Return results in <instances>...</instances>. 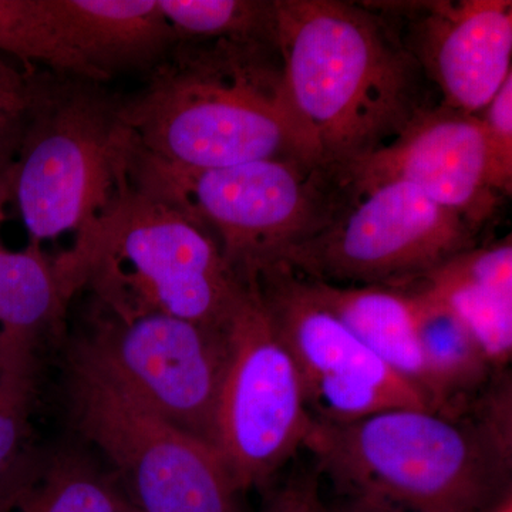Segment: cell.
Returning <instances> with one entry per match:
<instances>
[{"label":"cell","instance_id":"1","mask_svg":"<svg viewBox=\"0 0 512 512\" xmlns=\"http://www.w3.org/2000/svg\"><path fill=\"white\" fill-rule=\"evenodd\" d=\"M134 146L180 167L325 161L293 106L276 42L178 39L121 99Z\"/></svg>","mask_w":512,"mask_h":512},{"label":"cell","instance_id":"2","mask_svg":"<svg viewBox=\"0 0 512 512\" xmlns=\"http://www.w3.org/2000/svg\"><path fill=\"white\" fill-rule=\"evenodd\" d=\"M274 2L286 90L326 163L370 156L431 107L396 22L372 3Z\"/></svg>","mask_w":512,"mask_h":512},{"label":"cell","instance_id":"3","mask_svg":"<svg viewBox=\"0 0 512 512\" xmlns=\"http://www.w3.org/2000/svg\"><path fill=\"white\" fill-rule=\"evenodd\" d=\"M53 268L69 301L89 286L110 315L163 313L214 329H227L244 289L204 228L128 177Z\"/></svg>","mask_w":512,"mask_h":512},{"label":"cell","instance_id":"4","mask_svg":"<svg viewBox=\"0 0 512 512\" xmlns=\"http://www.w3.org/2000/svg\"><path fill=\"white\" fill-rule=\"evenodd\" d=\"M303 448L340 495L403 512H483L511 494L512 458L467 414L392 409L349 424L312 420Z\"/></svg>","mask_w":512,"mask_h":512},{"label":"cell","instance_id":"5","mask_svg":"<svg viewBox=\"0 0 512 512\" xmlns=\"http://www.w3.org/2000/svg\"><path fill=\"white\" fill-rule=\"evenodd\" d=\"M127 177L204 228L238 276L318 234L356 200L342 167L326 161L187 168L148 156L133 143Z\"/></svg>","mask_w":512,"mask_h":512},{"label":"cell","instance_id":"6","mask_svg":"<svg viewBox=\"0 0 512 512\" xmlns=\"http://www.w3.org/2000/svg\"><path fill=\"white\" fill-rule=\"evenodd\" d=\"M131 144L106 83L47 70L10 184L29 244L89 231L127 181Z\"/></svg>","mask_w":512,"mask_h":512},{"label":"cell","instance_id":"7","mask_svg":"<svg viewBox=\"0 0 512 512\" xmlns=\"http://www.w3.org/2000/svg\"><path fill=\"white\" fill-rule=\"evenodd\" d=\"M77 430L116 471L140 512H238L239 491L218 451L134 399L79 353L70 360Z\"/></svg>","mask_w":512,"mask_h":512},{"label":"cell","instance_id":"8","mask_svg":"<svg viewBox=\"0 0 512 512\" xmlns=\"http://www.w3.org/2000/svg\"><path fill=\"white\" fill-rule=\"evenodd\" d=\"M476 228L404 183L357 195L328 227L276 261L340 286H404L477 247Z\"/></svg>","mask_w":512,"mask_h":512},{"label":"cell","instance_id":"9","mask_svg":"<svg viewBox=\"0 0 512 512\" xmlns=\"http://www.w3.org/2000/svg\"><path fill=\"white\" fill-rule=\"evenodd\" d=\"M242 281L215 420V450L239 493L269 483L303 448L312 424L295 363L254 281Z\"/></svg>","mask_w":512,"mask_h":512},{"label":"cell","instance_id":"10","mask_svg":"<svg viewBox=\"0 0 512 512\" xmlns=\"http://www.w3.org/2000/svg\"><path fill=\"white\" fill-rule=\"evenodd\" d=\"M245 276L254 281L295 363L313 421L349 424L392 409L433 412L319 298L308 276L284 261L269 262Z\"/></svg>","mask_w":512,"mask_h":512},{"label":"cell","instance_id":"11","mask_svg":"<svg viewBox=\"0 0 512 512\" xmlns=\"http://www.w3.org/2000/svg\"><path fill=\"white\" fill-rule=\"evenodd\" d=\"M101 311V309H100ZM101 316L74 352L174 429L215 448L227 329L163 315Z\"/></svg>","mask_w":512,"mask_h":512},{"label":"cell","instance_id":"12","mask_svg":"<svg viewBox=\"0 0 512 512\" xmlns=\"http://www.w3.org/2000/svg\"><path fill=\"white\" fill-rule=\"evenodd\" d=\"M342 168L355 198L379 185L409 184L477 231L500 204L488 174L483 121L443 104L421 111L392 143Z\"/></svg>","mask_w":512,"mask_h":512},{"label":"cell","instance_id":"13","mask_svg":"<svg viewBox=\"0 0 512 512\" xmlns=\"http://www.w3.org/2000/svg\"><path fill=\"white\" fill-rule=\"evenodd\" d=\"M372 5L394 18L404 46L448 109L477 114L512 73L510 0Z\"/></svg>","mask_w":512,"mask_h":512},{"label":"cell","instance_id":"14","mask_svg":"<svg viewBox=\"0 0 512 512\" xmlns=\"http://www.w3.org/2000/svg\"><path fill=\"white\" fill-rule=\"evenodd\" d=\"M66 46L103 82L150 74L178 37L158 0H43Z\"/></svg>","mask_w":512,"mask_h":512},{"label":"cell","instance_id":"15","mask_svg":"<svg viewBox=\"0 0 512 512\" xmlns=\"http://www.w3.org/2000/svg\"><path fill=\"white\" fill-rule=\"evenodd\" d=\"M430 291L457 313L495 370L512 359V242L474 247L424 275Z\"/></svg>","mask_w":512,"mask_h":512},{"label":"cell","instance_id":"16","mask_svg":"<svg viewBox=\"0 0 512 512\" xmlns=\"http://www.w3.org/2000/svg\"><path fill=\"white\" fill-rule=\"evenodd\" d=\"M399 288L412 308L434 410L448 417L464 416L497 370L463 320L423 282L417 279Z\"/></svg>","mask_w":512,"mask_h":512},{"label":"cell","instance_id":"17","mask_svg":"<svg viewBox=\"0 0 512 512\" xmlns=\"http://www.w3.org/2000/svg\"><path fill=\"white\" fill-rule=\"evenodd\" d=\"M311 281L319 298L362 340L363 345L414 387L436 412L416 323L404 289Z\"/></svg>","mask_w":512,"mask_h":512},{"label":"cell","instance_id":"18","mask_svg":"<svg viewBox=\"0 0 512 512\" xmlns=\"http://www.w3.org/2000/svg\"><path fill=\"white\" fill-rule=\"evenodd\" d=\"M124 501L120 488L69 451L23 448L0 476V512H121Z\"/></svg>","mask_w":512,"mask_h":512},{"label":"cell","instance_id":"19","mask_svg":"<svg viewBox=\"0 0 512 512\" xmlns=\"http://www.w3.org/2000/svg\"><path fill=\"white\" fill-rule=\"evenodd\" d=\"M67 302L39 245L10 251L0 238V348L35 353L43 333L60 322Z\"/></svg>","mask_w":512,"mask_h":512},{"label":"cell","instance_id":"20","mask_svg":"<svg viewBox=\"0 0 512 512\" xmlns=\"http://www.w3.org/2000/svg\"><path fill=\"white\" fill-rule=\"evenodd\" d=\"M178 39L276 42L274 0H158Z\"/></svg>","mask_w":512,"mask_h":512},{"label":"cell","instance_id":"21","mask_svg":"<svg viewBox=\"0 0 512 512\" xmlns=\"http://www.w3.org/2000/svg\"><path fill=\"white\" fill-rule=\"evenodd\" d=\"M0 55L103 82L59 36L43 0H0Z\"/></svg>","mask_w":512,"mask_h":512},{"label":"cell","instance_id":"22","mask_svg":"<svg viewBox=\"0 0 512 512\" xmlns=\"http://www.w3.org/2000/svg\"><path fill=\"white\" fill-rule=\"evenodd\" d=\"M49 69L23 66L0 55V222L6 220L10 184L23 138L45 74Z\"/></svg>","mask_w":512,"mask_h":512},{"label":"cell","instance_id":"23","mask_svg":"<svg viewBox=\"0 0 512 512\" xmlns=\"http://www.w3.org/2000/svg\"><path fill=\"white\" fill-rule=\"evenodd\" d=\"M35 377V355L0 348V476L23 450Z\"/></svg>","mask_w":512,"mask_h":512},{"label":"cell","instance_id":"24","mask_svg":"<svg viewBox=\"0 0 512 512\" xmlns=\"http://www.w3.org/2000/svg\"><path fill=\"white\" fill-rule=\"evenodd\" d=\"M487 143L490 183L501 195L512 185V73L480 116Z\"/></svg>","mask_w":512,"mask_h":512},{"label":"cell","instance_id":"25","mask_svg":"<svg viewBox=\"0 0 512 512\" xmlns=\"http://www.w3.org/2000/svg\"><path fill=\"white\" fill-rule=\"evenodd\" d=\"M330 512H403L386 501L369 495H342L338 503L330 505Z\"/></svg>","mask_w":512,"mask_h":512},{"label":"cell","instance_id":"26","mask_svg":"<svg viewBox=\"0 0 512 512\" xmlns=\"http://www.w3.org/2000/svg\"><path fill=\"white\" fill-rule=\"evenodd\" d=\"M292 512H330L328 505L323 503L318 490V481L313 476H306L301 494Z\"/></svg>","mask_w":512,"mask_h":512},{"label":"cell","instance_id":"27","mask_svg":"<svg viewBox=\"0 0 512 512\" xmlns=\"http://www.w3.org/2000/svg\"><path fill=\"white\" fill-rule=\"evenodd\" d=\"M121 512H140L137 510L136 507H134V505H131L130 503H128V501H124V505H123V511Z\"/></svg>","mask_w":512,"mask_h":512},{"label":"cell","instance_id":"28","mask_svg":"<svg viewBox=\"0 0 512 512\" xmlns=\"http://www.w3.org/2000/svg\"><path fill=\"white\" fill-rule=\"evenodd\" d=\"M484 512V511H483Z\"/></svg>","mask_w":512,"mask_h":512}]
</instances>
